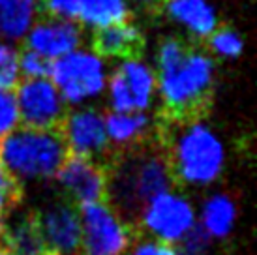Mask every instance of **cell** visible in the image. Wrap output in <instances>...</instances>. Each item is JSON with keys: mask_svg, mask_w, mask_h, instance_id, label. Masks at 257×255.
<instances>
[{"mask_svg": "<svg viewBox=\"0 0 257 255\" xmlns=\"http://www.w3.org/2000/svg\"><path fill=\"white\" fill-rule=\"evenodd\" d=\"M165 10L173 19L182 23L199 38H207L216 29L214 8L205 0H169Z\"/></svg>", "mask_w": 257, "mask_h": 255, "instance_id": "obj_16", "label": "cell"}, {"mask_svg": "<svg viewBox=\"0 0 257 255\" xmlns=\"http://www.w3.org/2000/svg\"><path fill=\"white\" fill-rule=\"evenodd\" d=\"M77 15L85 25L96 29L124 23L130 17L124 0H79Z\"/></svg>", "mask_w": 257, "mask_h": 255, "instance_id": "obj_20", "label": "cell"}, {"mask_svg": "<svg viewBox=\"0 0 257 255\" xmlns=\"http://www.w3.org/2000/svg\"><path fill=\"white\" fill-rule=\"evenodd\" d=\"M19 124V109L12 90H0V139Z\"/></svg>", "mask_w": 257, "mask_h": 255, "instance_id": "obj_24", "label": "cell"}, {"mask_svg": "<svg viewBox=\"0 0 257 255\" xmlns=\"http://www.w3.org/2000/svg\"><path fill=\"white\" fill-rule=\"evenodd\" d=\"M55 177L79 205L107 201V167L90 158L68 154Z\"/></svg>", "mask_w": 257, "mask_h": 255, "instance_id": "obj_10", "label": "cell"}, {"mask_svg": "<svg viewBox=\"0 0 257 255\" xmlns=\"http://www.w3.org/2000/svg\"><path fill=\"white\" fill-rule=\"evenodd\" d=\"M19 83V58L10 45L0 43V90H14Z\"/></svg>", "mask_w": 257, "mask_h": 255, "instance_id": "obj_23", "label": "cell"}, {"mask_svg": "<svg viewBox=\"0 0 257 255\" xmlns=\"http://www.w3.org/2000/svg\"><path fill=\"white\" fill-rule=\"evenodd\" d=\"M81 42L75 23L70 19H45L38 23L27 38V49L45 58H60L72 53Z\"/></svg>", "mask_w": 257, "mask_h": 255, "instance_id": "obj_13", "label": "cell"}, {"mask_svg": "<svg viewBox=\"0 0 257 255\" xmlns=\"http://www.w3.org/2000/svg\"><path fill=\"white\" fill-rule=\"evenodd\" d=\"M62 135L70 154L85 156L90 160H94V156H103L111 143L105 132L103 116L92 109L66 114Z\"/></svg>", "mask_w": 257, "mask_h": 255, "instance_id": "obj_12", "label": "cell"}, {"mask_svg": "<svg viewBox=\"0 0 257 255\" xmlns=\"http://www.w3.org/2000/svg\"><path fill=\"white\" fill-rule=\"evenodd\" d=\"M164 111L160 120L186 124L207 114L214 92V64L193 43L167 38L158 51Z\"/></svg>", "mask_w": 257, "mask_h": 255, "instance_id": "obj_1", "label": "cell"}, {"mask_svg": "<svg viewBox=\"0 0 257 255\" xmlns=\"http://www.w3.org/2000/svg\"><path fill=\"white\" fill-rule=\"evenodd\" d=\"M136 2H143V4H149V6H152V8H160V6H164L165 0H136Z\"/></svg>", "mask_w": 257, "mask_h": 255, "instance_id": "obj_28", "label": "cell"}, {"mask_svg": "<svg viewBox=\"0 0 257 255\" xmlns=\"http://www.w3.org/2000/svg\"><path fill=\"white\" fill-rule=\"evenodd\" d=\"M38 0H0V30L17 40L27 34L36 15Z\"/></svg>", "mask_w": 257, "mask_h": 255, "instance_id": "obj_18", "label": "cell"}, {"mask_svg": "<svg viewBox=\"0 0 257 255\" xmlns=\"http://www.w3.org/2000/svg\"><path fill=\"white\" fill-rule=\"evenodd\" d=\"M105 122L109 141L116 143L122 149L145 141L149 137L150 120L143 113H109Z\"/></svg>", "mask_w": 257, "mask_h": 255, "instance_id": "obj_17", "label": "cell"}, {"mask_svg": "<svg viewBox=\"0 0 257 255\" xmlns=\"http://www.w3.org/2000/svg\"><path fill=\"white\" fill-rule=\"evenodd\" d=\"M92 49L96 57L139 60L145 51V38L141 30L130 23H116L96 29L92 36Z\"/></svg>", "mask_w": 257, "mask_h": 255, "instance_id": "obj_14", "label": "cell"}, {"mask_svg": "<svg viewBox=\"0 0 257 255\" xmlns=\"http://www.w3.org/2000/svg\"><path fill=\"white\" fill-rule=\"evenodd\" d=\"M0 255H14V253H12V251L6 248V246H2V244H0Z\"/></svg>", "mask_w": 257, "mask_h": 255, "instance_id": "obj_29", "label": "cell"}, {"mask_svg": "<svg viewBox=\"0 0 257 255\" xmlns=\"http://www.w3.org/2000/svg\"><path fill=\"white\" fill-rule=\"evenodd\" d=\"M38 8L49 19H73L77 17L79 0H38Z\"/></svg>", "mask_w": 257, "mask_h": 255, "instance_id": "obj_26", "label": "cell"}, {"mask_svg": "<svg viewBox=\"0 0 257 255\" xmlns=\"http://www.w3.org/2000/svg\"><path fill=\"white\" fill-rule=\"evenodd\" d=\"M154 73L139 60H126L109 81L111 103L116 113H141L150 105Z\"/></svg>", "mask_w": 257, "mask_h": 255, "instance_id": "obj_11", "label": "cell"}, {"mask_svg": "<svg viewBox=\"0 0 257 255\" xmlns=\"http://www.w3.org/2000/svg\"><path fill=\"white\" fill-rule=\"evenodd\" d=\"M68 154L58 130L21 128L0 139V163L19 182L55 177Z\"/></svg>", "mask_w": 257, "mask_h": 255, "instance_id": "obj_4", "label": "cell"}, {"mask_svg": "<svg viewBox=\"0 0 257 255\" xmlns=\"http://www.w3.org/2000/svg\"><path fill=\"white\" fill-rule=\"evenodd\" d=\"M49 77L58 86L60 96L70 103H81L86 98H92L105 85L101 60L85 51H72L51 62Z\"/></svg>", "mask_w": 257, "mask_h": 255, "instance_id": "obj_6", "label": "cell"}, {"mask_svg": "<svg viewBox=\"0 0 257 255\" xmlns=\"http://www.w3.org/2000/svg\"><path fill=\"white\" fill-rule=\"evenodd\" d=\"M177 126L180 132L175 139L158 126L173 178L193 186L210 184L223 169V145L205 124L197 120Z\"/></svg>", "mask_w": 257, "mask_h": 255, "instance_id": "obj_3", "label": "cell"}, {"mask_svg": "<svg viewBox=\"0 0 257 255\" xmlns=\"http://www.w3.org/2000/svg\"><path fill=\"white\" fill-rule=\"evenodd\" d=\"M19 71H23L27 79H40V77H49L51 62L49 58L38 55L34 51L25 49L19 57Z\"/></svg>", "mask_w": 257, "mask_h": 255, "instance_id": "obj_25", "label": "cell"}, {"mask_svg": "<svg viewBox=\"0 0 257 255\" xmlns=\"http://www.w3.org/2000/svg\"><path fill=\"white\" fill-rule=\"evenodd\" d=\"M0 244L14 255H47L34 212L21 214L15 220L8 218Z\"/></svg>", "mask_w": 257, "mask_h": 255, "instance_id": "obj_15", "label": "cell"}, {"mask_svg": "<svg viewBox=\"0 0 257 255\" xmlns=\"http://www.w3.org/2000/svg\"><path fill=\"white\" fill-rule=\"evenodd\" d=\"M203 229L207 231L210 236L216 238H223L231 233V229L235 225L236 208L231 197L218 193L214 197L207 199V203L203 205Z\"/></svg>", "mask_w": 257, "mask_h": 255, "instance_id": "obj_19", "label": "cell"}, {"mask_svg": "<svg viewBox=\"0 0 257 255\" xmlns=\"http://www.w3.org/2000/svg\"><path fill=\"white\" fill-rule=\"evenodd\" d=\"M19 122L32 130H58L62 132L66 120L64 98L47 77L25 79L15 94Z\"/></svg>", "mask_w": 257, "mask_h": 255, "instance_id": "obj_7", "label": "cell"}, {"mask_svg": "<svg viewBox=\"0 0 257 255\" xmlns=\"http://www.w3.org/2000/svg\"><path fill=\"white\" fill-rule=\"evenodd\" d=\"M34 214L47 255H75L81 251V218L72 201L51 203Z\"/></svg>", "mask_w": 257, "mask_h": 255, "instance_id": "obj_9", "label": "cell"}, {"mask_svg": "<svg viewBox=\"0 0 257 255\" xmlns=\"http://www.w3.org/2000/svg\"><path fill=\"white\" fill-rule=\"evenodd\" d=\"M175 184L167 152L160 135L122 149L109 163L107 195L128 212H141L152 197L169 191Z\"/></svg>", "mask_w": 257, "mask_h": 255, "instance_id": "obj_2", "label": "cell"}, {"mask_svg": "<svg viewBox=\"0 0 257 255\" xmlns=\"http://www.w3.org/2000/svg\"><path fill=\"white\" fill-rule=\"evenodd\" d=\"M141 223L156 240L173 244L182 240L195 225V214L188 199L173 191H164L143 206Z\"/></svg>", "mask_w": 257, "mask_h": 255, "instance_id": "obj_8", "label": "cell"}, {"mask_svg": "<svg viewBox=\"0 0 257 255\" xmlns=\"http://www.w3.org/2000/svg\"><path fill=\"white\" fill-rule=\"evenodd\" d=\"M21 201V186L0 163V242L4 234V225L10 218L12 210H15L17 203Z\"/></svg>", "mask_w": 257, "mask_h": 255, "instance_id": "obj_21", "label": "cell"}, {"mask_svg": "<svg viewBox=\"0 0 257 255\" xmlns=\"http://www.w3.org/2000/svg\"><path fill=\"white\" fill-rule=\"evenodd\" d=\"M208 45L210 49L221 55V57H231L235 58L240 55L242 51V40L236 34L233 29L229 27H221V29H214L212 34H208Z\"/></svg>", "mask_w": 257, "mask_h": 255, "instance_id": "obj_22", "label": "cell"}, {"mask_svg": "<svg viewBox=\"0 0 257 255\" xmlns=\"http://www.w3.org/2000/svg\"><path fill=\"white\" fill-rule=\"evenodd\" d=\"M132 255H179V251L171 244H165L160 240H145L137 244Z\"/></svg>", "mask_w": 257, "mask_h": 255, "instance_id": "obj_27", "label": "cell"}, {"mask_svg": "<svg viewBox=\"0 0 257 255\" xmlns=\"http://www.w3.org/2000/svg\"><path fill=\"white\" fill-rule=\"evenodd\" d=\"M83 255H122L132 242V231L107 201L79 205Z\"/></svg>", "mask_w": 257, "mask_h": 255, "instance_id": "obj_5", "label": "cell"}]
</instances>
